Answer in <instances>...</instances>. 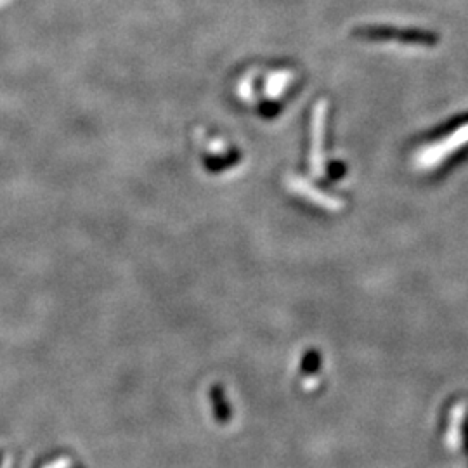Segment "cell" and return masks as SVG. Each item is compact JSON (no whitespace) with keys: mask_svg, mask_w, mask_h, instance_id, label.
I'll return each mask as SVG.
<instances>
[{"mask_svg":"<svg viewBox=\"0 0 468 468\" xmlns=\"http://www.w3.org/2000/svg\"><path fill=\"white\" fill-rule=\"evenodd\" d=\"M397 40L408 45H423V47H434L439 44V35L435 31L423 30V28H406L399 30Z\"/></svg>","mask_w":468,"mask_h":468,"instance_id":"6da1fadb","label":"cell"},{"mask_svg":"<svg viewBox=\"0 0 468 468\" xmlns=\"http://www.w3.org/2000/svg\"><path fill=\"white\" fill-rule=\"evenodd\" d=\"M397 33L399 30L396 26H387V24H366V26H357L354 30L355 37L373 42L392 40V38H397Z\"/></svg>","mask_w":468,"mask_h":468,"instance_id":"7a4b0ae2","label":"cell"},{"mask_svg":"<svg viewBox=\"0 0 468 468\" xmlns=\"http://www.w3.org/2000/svg\"><path fill=\"white\" fill-rule=\"evenodd\" d=\"M465 125H468V111H465V113L456 115V117H453L451 120H449V122H444L441 127H437L435 130H432L430 137L434 139V137L446 136V134L455 132V130L462 129V127H465Z\"/></svg>","mask_w":468,"mask_h":468,"instance_id":"3957f363","label":"cell"}]
</instances>
